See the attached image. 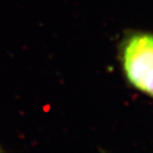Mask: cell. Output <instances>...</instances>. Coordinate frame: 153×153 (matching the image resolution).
I'll list each match as a JSON object with an SVG mask.
<instances>
[{
    "instance_id": "6da1fadb",
    "label": "cell",
    "mask_w": 153,
    "mask_h": 153,
    "mask_svg": "<svg viewBox=\"0 0 153 153\" xmlns=\"http://www.w3.org/2000/svg\"><path fill=\"white\" fill-rule=\"evenodd\" d=\"M123 65L132 85L153 97V35L135 34L127 40Z\"/></svg>"
}]
</instances>
